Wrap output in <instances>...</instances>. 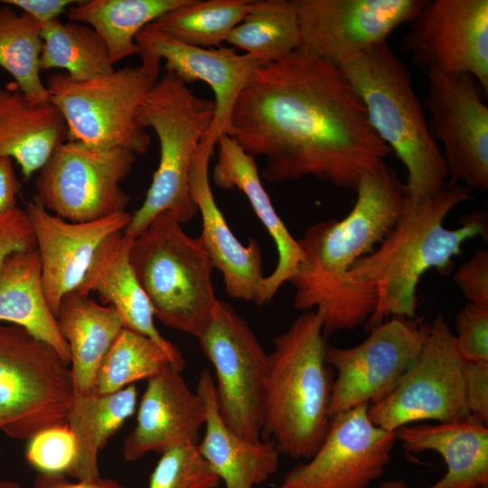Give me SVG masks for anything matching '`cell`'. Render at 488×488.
I'll return each instance as SVG.
<instances>
[{
  "label": "cell",
  "instance_id": "obj_14",
  "mask_svg": "<svg viewBox=\"0 0 488 488\" xmlns=\"http://www.w3.org/2000/svg\"><path fill=\"white\" fill-rule=\"evenodd\" d=\"M427 326L413 319L393 317L371 329L369 336L353 347L327 344L326 363L337 372L330 417L389 396L418 355Z\"/></svg>",
  "mask_w": 488,
  "mask_h": 488
},
{
  "label": "cell",
  "instance_id": "obj_44",
  "mask_svg": "<svg viewBox=\"0 0 488 488\" xmlns=\"http://www.w3.org/2000/svg\"><path fill=\"white\" fill-rule=\"evenodd\" d=\"M33 488H126L119 482L111 478L99 477L93 480L71 483L63 474H40Z\"/></svg>",
  "mask_w": 488,
  "mask_h": 488
},
{
  "label": "cell",
  "instance_id": "obj_43",
  "mask_svg": "<svg viewBox=\"0 0 488 488\" xmlns=\"http://www.w3.org/2000/svg\"><path fill=\"white\" fill-rule=\"evenodd\" d=\"M20 191L21 184L14 169L13 159L0 157V214L17 208Z\"/></svg>",
  "mask_w": 488,
  "mask_h": 488
},
{
  "label": "cell",
  "instance_id": "obj_7",
  "mask_svg": "<svg viewBox=\"0 0 488 488\" xmlns=\"http://www.w3.org/2000/svg\"><path fill=\"white\" fill-rule=\"evenodd\" d=\"M129 260L155 316L169 328L198 338L217 298L212 262L200 237H190L162 212L132 239Z\"/></svg>",
  "mask_w": 488,
  "mask_h": 488
},
{
  "label": "cell",
  "instance_id": "obj_12",
  "mask_svg": "<svg viewBox=\"0 0 488 488\" xmlns=\"http://www.w3.org/2000/svg\"><path fill=\"white\" fill-rule=\"evenodd\" d=\"M463 364L455 333L439 314L428 324L418 355L396 388L384 399L370 405L371 421L396 431L416 421L446 423L468 418Z\"/></svg>",
  "mask_w": 488,
  "mask_h": 488
},
{
  "label": "cell",
  "instance_id": "obj_33",
  "mask_svg": "<svg viewBox=\"0 0 488 488\" xmlns=\"http://www.w3.org/2000/svg\"><path fill=\"white\" fill-rule=\"evenodd\" d=\"M251 0H187L151 25L183 43L216 48L244 19Z\"/></svg>",
  "mask_w": 488,
  "mask_h": 488
},
{
  "label": "cell",
  "instance_id": "obj_36",
  "mask_svg": "<svg viewBox=\"0 0 488 488\" xmlns=\"http://www.w3.org/2000/svg\"><path fill=\"white\" fill-rule=\"evenodd\" d=\"M220 482L198 445L184 444L161 453L149 488H216Z\"/></svg>",
  "mask_w": 488,
  "mask_h": 488
},
{
  "label": "cell",
  "instance_id": "obj_42",
  "mask_svg": "<svg viewBox=\"0 0 488 488\" xmlns=\"http://www.w3.org/2000/svg\"><path fill=\"white\" fill-rule=\"evenodd\" d=\"M4 5L15 7L23 14H28L41 25L52 20L59 19L60 15L71 5L77 4V0H4Z\"/></svg>",
  "mask_w": 488,
  "mask_h": 488
},
{
  "label": "cell",
  "instance_id": "obj_24",
  "mask_svg": "<svg viewBox=\"0 0 488 488\" xmlns=\"http://www.w3.org/2000/svg\"><path fill=\"white\" fill-rule=\"evenodd\" d=\"M206 409L204 434L198 448L225 488H254L276 473L279 452L272 440L251 441L224 422L221 416L214 380L203 370L197 385Z\"/></svg>",
  "mask_w": 488,
  "mask_h": 488
},
{
  "label": "cell",
  "instance_id": "obj_47",
  "mask_svg": "<svg viewBox=\"0 0 488 488\" xmlns=\"http://www.w3.org/2000/svg\"><path fill=\"white\" fill-rule=\"evenodd\" d=\"M475 488H488V484L480 485V486H477Z\"/></svg>",
  "mask_w": 488,
  "mask_h": 488
},
{
  "label": "cell",
  "instance_id": "obj_10",
  "mask_svg": "<svg viewBox=\"0 0 488 488\" xmlns=\"http://www.w3.org/2000/svg\"><path fill=\"white\" fill-rule=\"evenodd\" d=\"M136 159L125 148L98 149L67 139L39 171L34 197L48 211L72 222L125 212L130 197L120 183Z\"/></svg>",
  "mask_w": 488,
  "mask_h": 488
},
{
  "label": "cell",
  "instance_id": "obj_5",
  "mask_svg": "<svg viewBox=\"0 0 488 488\" xmlns=\"http://www.w3.org/2000/svg\"><path fill=\"white\" fill-rule=\"evenodd\" d=\"M361 100L369 121L408 174V200L442 192L448 173L433 138L408 66L385 42L341 68Z\"/></svg>",
  "mask_w": 488,
  "mask_h": 488
},
{
  "label": "cell",
  "instance_id": "obj_37",
  "mask_svg": "<svg viewBox=\"0 0 488 488\" xmlns=\"http://www.w3.org/2000/svg\"><path fill=\"white\" fill-rule=\"evenodd\" d=\"M76 455V442L67 424L46 428L28 440L25 457L41 474L69 471Z\"/></svg>",
  "mask_w": 488,
  "mask_h": 488
},
{
  "label": "cell",
  "instance_id": "obj_21",
  "mask_svg": "<svg viewBox=\"0 0 488 488\" xmlns=\"http://www.w3.org/2000/svg\"><path fill=\"white\" fill-rule=\"evenodd\" d=\"M215 144L202 139L190 175V188L202 220L199 236L212 262L222 275L227 294L232 298L258 304L265 277L261 249L254 239L244 246L228 226L212 194L209 163Z\"/></svg>",
  "mask_w": 488,
  "mask_h": 488
},
{
  "label": "cell",
  "instance_id": "obj_2",
  "mask_svg": "<svg viewBox=\"0 0 488 488\" xmlns=\"http://www.w3.org/2000/svg\"><path fill=\"white\" fill-rule=\"evenodd\" d=\"M355 202L343 219L310 226L297 239L304 258L289 280L297 310H318L324 336L365 324L377 303L375 291L354 283L353 264L373 250L399 218L405 184L386 164L359 181Z\"/></svg>",
  "mask_w": 488,
  "mask_h": 488
},
{
  "label": "cell",
  "instance_id": "obj_39",
  "mask_svg": "<svg viewBox=\"0 0 488 488\" xmlns=\"http://www.w3.org/2000/svg\"><path fill=\"white\" fill-rule=\"evenodd\" d=\"M454 281L468 303L488 306V249L476 250L456 269Z\"/></svg>",
  "mask_w": 488,
  "mask_h": 488
},
{
  "label": "cell",
  "instance_id": "obj_40",
  "mask_svg": "<svg viewBox=\"0 0 488 488\" xmlns=\"http://www.w3.org/2000/svg\"><path fill=\"white\" fill-rule=\"evenodd\" d=\"M36 248L27 212L19 207L0 214V268L13 253Z\"/></svg>",
  "mask_w": 488,
  "mask_h": 488
},
{
  "label": "cell",
  "instance_id": "obj_46",
  "mask_svg": "<svg viewBox=\"0 0 488 488\" xmlns=\"http://www.w3.org/2000/svg\"><path fill=\"white\" fill-rule=\"evenodd\" d=\"M0 488H23L20 484L11 481H0Z\"/></svg>",
  "mask_w": 488,
  "mask_h": 488
},
{
  "label": "cell",
  "instance_id": "obj_45",
  "mask_svg": "<svg viewBox=\"0 0 488 488\" xmlns=\"http://www.w3.org/2000/svg\"><path fill=\"white\" fill-rule=\"evenodd\" d=\"M379 488H408V484L401 479L387 480L381 482Z\"/></svg>",
  "mask_w": 488,
  "mask_h": 488
},
{
  "label": "cell",
  "instance_id": "obj_26",
  "mask_svg": "<svg viewBox=\"0 0 488 488\" xmlns=\"http://www.w3.org/2000/svg\"><path fill=\"white\" fill-rule=\"evenodd\" d=\"M67 136L64 118L52 103H32L14 81L0 87V157L14 159L24 179L43 167Z\"/></svg>",
  "mask_w": 488,
  "mask_h": 488
},
{
  "label": "cell",
  "instance_id": "obj_18",
  "mask_svg": "<svg viewBox=\"0 0 488 488\" xmlns=\"http://www.w3.org/2000/svg\"><path fill=\"white\" fill-rule=\"evenodd\" d=\"M140 58L165 61V71L186 84L202 81L214 94V117L202 139L217 144L230 128L234 105L255 70L260 65L233 47L201 48L183 43L151 25L136 37Z\"/></svg>",
  "mask_w": 488,
  "mask_h": 488
},
{
  "label": "cell",
  "instance_id": "obj_3",
  "mask_svg": "<svg viewBox=\"0 0 488 488\" xmlns=\"http://www.w3.org/2000/svg\"><path fill=\"white\" fill-rule=\"evenodd\" d=\"M470 198L471 190L460 184H447L438 194L418 202L406 195L394 226L376 249L353 264L352 280L371 286L376 294L375 310L365 324L369 331L389 315L413 319L421 277L432 268L448 272L467 240L486 236L484 211L467 215L459 228L444 225L446 216Z\"/></svg>",
  "mask_w": 488,
  "mask_h": 488
},
{
  "label": "cell",
  "instance_id": "obj_17",
  "mask_svg": "<svg viewBox=\"0 0 488 488\" xmlns=\"http://www.w3.org/2000/svg\"><path fill=\"white\" fill-rule=\"evenodd\" d=\"M369 404L331 417L328 431L308 463L284 477L280 488H367L391 462L395 431L374 425Z\"/></svg>",
  "mask_w": 488,
  "mask_h": 488
},
{
  "label": "cell",
  "instance_id": "obj_6",
  "mask_svg": "<svg viewBox=\"0 0 488 488\" xmlns=\"http://www.w3.org/2000/svg\"><path fill=\"white\" fill-rule=\"evenodd\" d=\"M213 117V101L196 95L173 72L164 70L159 76L136 116L139 127L151 128L157 136L159 164L145 201L131 214L124 234L136 238L162 212L172 213L181 224L198 213L190 175Z\"/></svg>",
  "mask_w": 488,
  "mask_h": 488
},
{
  "label": "cell",
  "instance_id": "obj_1",
  "mask_svg": "<svg viewBox=\"0 0 488 488\" xmlns=\"http://www.w3.org/2000/svg\"><path fill=\"white\" fill-rule=\"evenodd\" d=\"M226 134L275 183L313 176L355 192L391 153L343 70L302 46L255 70Z\"/></svg>",
  "mask_w": 488,
  "mask_h": 488
},
{
  "label": "cell",
  "instance_id": "obj_32",
  "mask_svg": "<svg viewBox=\"0 0 488 488\" xmlns=\"http://www.w3.org/2000/svg\"><path fill=\"white\" fill-rule=\"evenodd\" d=\"M41 70L61 69L79 81L103 78L115 70L108 48L89 25L52 20L42 25Z\"/></svg>",
  "mask_w": 488,
  "mask_h": 488
},
{
  "label": "cell",
  "instance_id": "obj_34",
  "mask_svg": "<svg viewBox=\"0 0 488 488\" xmlns=\"http://www.w3.org/2000/svg\"><path fill=\"white\" fill-rule=\"evenodd\" d=\"M41 30L42 25L28 14H19L8 5L0 7V67L34 104L49 101L41 79Z\"/></svg>",
  "mask_w": 488,
  "mask_h": 488
},
{
  "label": "cell",
  "instance_id": "obj_35",
  "mask_svg": "<svg viewBox=\"0 0 488 488\" xmlns=\"http://www.w3.org/2000/svg\"><path fill=\"white\" fill-rule=\"evenodd\" d=\"M167 366L180 371L157 343L124 327L99 367L94 392L115 393L140 380L154 377Z\"/></svg>",
  "mask_w": 488,
  "mask_h": 488
},
{
  "label": "cell",
  "instance_id": "obj_31",
  "mask_svg": "<svg viewBox=\"0 0 488 488\" xmlns=\"http://www.w3.org/2000/svg\"><path fill=\"white\" fill-rule=\"evenodd\" d=\"M226 42L259 64L284 58L302 46L294 2L251 0L248 14Z\"/></svg>",
  "mask_w": 488,
  "mask_h": 488
},
{
  "label": "cell",
  "instance_id": "obj_16",
  "mask_svg": "<svg viewBox=\"0 0 488 488\" xmlns=\"http://www.w3.org/2000/svg\"><path fill=\"white\" fill-rule=\"evenodd\" d=\"M402 40V50L425 70L471 75L488 93V1H427Z\"/></svg>",
  "mask_w": 488,
  "mask_h": 488
},
{
  "label": "cell",
  "instance_id": "obj_19",
  "mask_svg": "<svg viewBox=\"0 0 488 488\" xmlns=\"http://www.w3.org/2000/svg\"><path fill=\"white\" fill-rule=\"evenodd\" d=\"M24 210L35 239L45 296L56 316L62 298L80 286L100 244L124 231L131 214L72 222L48 211L35 197Z\"/></svg>",
  "mask_w": 488,
  "mask_h": 488
},
{
  "label": "cell",
  "instance_id": "obj_30",
  "mask_svg": "<svg viewBox=\"0 0 488 488\" xmlns=\"http://www.w3.org/2000/svg\"><path fill=\"white\" fill-rule=\"evenodd\" d=\"M187 0H87L68 11L69 19L91 27L105 42L113 64L139 53L137 33Z\"/></svg>",
  "mask_w": 488,
  "mask_h": 488
},
{
  "label": "cell",
  "instance_id": "obj_25",
  "mask_svg": "<svg viewBox=\"0 0 488 488\" xmlns=\"http://www.w3.org/2000/svg\"><path fill=\"white\" fill-rule=\"evenodd\" d=\"M397 440L410 454L438 453L446 474L425 488H475L488 484V427L472 416L446 423L405 425Z\"/></svg>",
  "mask_w": 488,
  "mask_h": 488
},
{
  "label": "cell",
  "instance_id": "obj_13",
  "mask_svg": "<svg viewBox=\"0 0 488 488\" xmlns=\"http://www.w3.org/2000/svg\"><path fill=\"white\" fill-rule=\"evenodd\" d=\"M430 133L438 144L448 173V185L488 189V107L471 75L426 70Z\"/></svg>",
  "mask_w": 488,
  "mask_h": 488
},
{
  "label": "cell",
  "instance_id": "obj_15",
  "mask_svg": "<svg viewBox=\"0 0 488 488\" xmlns=\"http://www.w3.org/2000/svg\"><path fill=\"white\" fill-rule=\"evenodd\" d=\"M302 47L342 68L387 42L426 0H293Z\"/></svg>",
  "mask_w": 488,
  "mask_h": 488
},
{
  "label": "cell",
  "instance_id": "obj_11",
  "mask_svg": "<svg viewBox=\"0 0 488 488\" xmlns=\"http://www.w3.org/2000/svg\"><path fill=\"white\" fill-rule=\"evenodd\" d=\"M197 339L215 371L216 398L224 422L245 438L261 440L268 354L246 321L220 299Z\"/></svg>",
  "mask_w": 488,
  "mask_h": 488
},
{
  "label": "cell",
  "instance_id": "obj_29",
  "mask_svg": "<svg viewBox=\"0 0 488 488\" xmlns=\"http://www.w3.org/2000/svg\"><path fill=\"white\" fill-rule=\"evenodd\" d=\"M136 399L135 384L106 395L73 393L66 424L75 437L76 455L67 474L77 481L100 477L99 453L133 415Z\"/></svg>",
  "mask_w": 488,
  "mask_h": 488
},
{
  "label": "cell",
  "instance_id": "obj_41",
  "mask_svg": "<svg viewBox=\"0 0 488 488\" xmlns=\"http://www.w3.org/2000/svg\"><path fill=\"white\" fill-rule=\"evenodd\" d=\"M465 399L470 416L488 422V362L464 361Z\"/></svg>",
  "mask_w": 488,
  "mask_h": 488
},
{
  "label": "cell",
  "instance_id": "obj_9",
  "mask_svg": "<svg viewBox=\"0 0 488 488\" xmlns=\"http://www.w3.org/2000/svg\"><path fill=\"white\" fill-rule=\"evenodd\" d=\"M70 366L49 343L0 323V431L29 440L65 425L73 397Z\"/></svg>",
  "mask_w": 488,
  "mask_h": 488
},
{
  "label": "cell",
  "instance_id": "obj_23",
  "mask_svg": "<svg viewBox=\"0 0 488 488\" xmlns=\"http://www.w3.org/2000/svg\"><path fill=\"white\" fill-rule=\"evenodd\" d=\"M217 161L212 171L214 183L222 189L239 190L248 199L257 217L276 244L277 266L265 277L260 297L257 305L269 303L279 288L289 282L304 252L297 239L289 232L277 214L264 189L255 157L245 152L229 135L222 134L217 140Z\"/></svg>",
  "mask_w": 488,
  "mask_h": 488
},
{
  "label": "cell",
  "instance_id": "obj_8",
  "mask_svg": "<svg viewBox=\"0 0 488 488\" xmlns=\"http://www.w3.org/2000/svg\"><path fill=\"white\" fill-rule=\"evenodd\" d=\"M140 59L138 66H125L99 79L79 81L65 72L47 79L49 101L64 118L67 139L98 149L125 148L136 155L147 151L151 138L136 116L160 76V61Z\"/></svg>",
  "mask_w": 488,
  "mask_h": 488
},
{
  "label": "cell",
  "instance_id": "obj_20",
  "mask_svg": "<svg viewBox=\"0 0 488 488\" xmlns=\"http://www.w3.org/2000/svg\"><path fill=\"white\" fill-rule=\"evenodd\" d=\"M205 419L202 398L191 390L180 371L167 366L147 380L136 424L124 441L123 456L136 461L148 452L198 445Z\"/></svg>",
  "mask_w": 488,
  "mask_h": 488
},
{
  "label": "cell",
  "instance_id": "obj_4",
  "mask_svg": "<svg viewBox=\"0 0 488 488\" xmlns=\"http://www.w3.org/2000/svg\"><path fill=\"white\" fill-rule=\"evenodd\" d=\"M323 314L303 312L274 339L268 354L262 439L279 454L310 459L328 431L333 380L325 361Z\"/></svg>",
  "mask_w": 488,
  "mask_h": 488
},
{
  "label": "cell",
  "instance_id": "obj_38",
  "mask_svg": "<svg viewBox=\"0 0 488 488\" xmlns=\"http://www.w3.org/2000/svg\"><path fill=\"white\" fill-rule=\"evenodd\" d=\"M455 345L464 361L488 362V306L467 303L455 319Z\"/></svg>",
  "mask_w": 488,
  "mask_h": 488
},
{
  "label": "cell",
  "instance_id": "obj_22",
  "mask_svg": "<svg viewBox=\"0 0 488 488\" xmlns=\"http://www.w3.org/2000/svg\"><path fill=\"white\" fill-rule=\"evenodd\" d=\"M132 238L117 232L97 249L77 290L98 295L102 305L113 307L124 327L157 343L182 371L185 361L178 348L156 329L151 305L142 289L129 260Z\"/></svg>",
  "mask_w": 488,
  "mask_h": 488
},
{
  "label": "cell",
  "instance_id": "obj_27",
  "mask_svg": "<svg viewBox=\"0 0 488 488\" xmlns=\"http://www.w3.org/2000/svg\"><path fill=\"white\" fill-rule=\"evenodd\" d=\"M56 318L70 351L74 393H91L99 367L124 328L123 322L113 307L79 291L62 298Z\"/></svg>",
  "mask_w": 488,
  "mask_h": 488
},
{
  "label": "cell",
  "instance_id": "obj_28",
  "mask_svg": "<svg viewBox=\"0 0 488 488\" xmlns=\"http://www.w3.org/2000/svg\"><path fill=\"white\" fill-rule=\"evenodd\" d=\"M0 323L24 328L70 363L69 344L45 296L36 248L11 254L0 268Z\"/></svg>",
  "mask_w": 488,
  "mask_h": 488
}]
</instances>
